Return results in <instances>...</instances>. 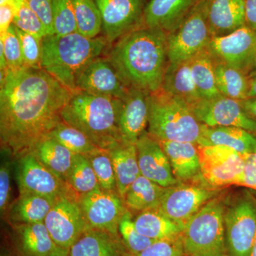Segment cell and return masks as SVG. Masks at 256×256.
Here are the masks:
<instances>
[{
  "label": "cell",
  "instance_id": "49",
  "mask_svg": "<svg viewBox=\"0 0 256 256\" xmlns=\"http://www.w3.org/2000/svg\"><path fill=\"white\" fill-rule=\"evenodd\" d=\"M240 101L242 109L246 112L248 116L256 121V98L249 97Z\"/></svg>",
  "mask_w": 256,
  "mask_h": 256
},
{
  "label": "cell",
  "instance_id": "10",
  "mask_svg": "<svg viewBox=\"0 0 256 256\" xmlns=\"http://www.w3.org/2000/svg\"><path fill=\"white\" fill-rule=\"evenodd\" d=\"M224 223L228 255L250 256L256 235L255 200L242 197L226 208Z\"/></svg>",
  "mask_w": 256,
  "mask_h": 256
},
{
  "label": "cell",
  "instance_id": "35",
  "mask_svg": "<svg viewBox=\"0 0 256 256\" xmlns=\"http://www.w3.org/2000/svg\"><path fill=\"white\" fill-rule=\"evenodd\" d=\"M78 32L96 38L102 32V18L95 0H72Z\"/></svg>",
  "mask_w": 256,
  "mask_h": 256
},
{
  "label": "cell",
  "instance_id": "21",
  "mask_svg": "<svg viewBox=\"0 0 256 256\" xmlns=\"http://www.w3.org/2000/svg\"><path fill=\"white\" fill-rule=\"evenodd\" d=\"M70 256H133L119 233L89 228L69 249Z\"/></svg>",
  "mask_w": 256,
  "mask_h": 256
},
{
  "label": "cell",
  "instance_id": "34",
  "mask_svg": "<svg viewBox=\"0 0 256 256\" xmlns=\"http://www.w3.org/2000/svg\"><path fill=\"white\" fill-rule=\"evenodd\" d=\"M66 182L78 200L80 196L100 188L90 162L82 154H75Z\"/></svg>",
  "mask_w": 256,
  "mask_h": 256
},
{
  "label": "cell",
  "instance_id": "7",
  "mask_svg": "<svg viewBox=\"0 0 256 256\" xmlns=\"http://www.w3.org/2000/svg\"><path fill=\"white\" fill-rule=\"evenodd\" d=\"M222 190L210 186L201 175L168 188L158 208L183 230L188 220L208 202L220 194Z\"/></svg>",
  "mask_w": 256,
  "mask_h": 256
},
{
  "label": "cell",
  "instance_id": "57",
  "mask_svg": "<svg viewBox=\"0 0 256 256\" xmlns=\"http://www.w3.org/2000/svg\"></svg>",
  "mask_w": 256,
  "mask_h": 256
},
{
  "label": "cell",
  "instance_id": "42",
  "mask_svg": "<svg viewBox=\"0 0 256 256\" xmlns=\"http://www.w3.org/2000/svg\"><path fill=\"white\" fill-rule=\"evenodd\" d=\"M14 28L21 44L25 67L42 68V38L24 32L15 26Z\"/></svg>",
  "mask_w": 256,
  "mask_h": 256
},
{
  "label": "cell",
  "instance_id": "13",
  "mask_svg": "<svg viewBox=\"0 0 256 256\" xmlns=\"http://www.w3.org/2000/svg\"><path fill=\"white\" fill-rule=\"evenodd\" d=\"M102 18V36L110 45L142 25L148 0H95Z\"/></svg>",
  "mask_w": 256,
  "mask_h": 256
},
{
  "label": "cell",
  "instance_id": "15",
  "mask_svg": "<svg viewBox=\"0 0 256 256\" xmlns=\"http://www.w3.org/2000/svg\"><path fill=\"white\" fill-rule=\"evenodd\" d=\"M89 228L119 233L120 222L128 208L118 193L99 188L78 198Z\"/></svg>",
  "mask_w": 256,
  "mask_h": 256
},
{
  "label": "cell",
  "instance_id": "46",
  "mask_svg": "<svg viewBox=\"0 0 256 256\" xmlns=\"http://www.w3.org/2000/svg\"><path fill=\"white\" fill-rule=\"evenodd\" d=\"M237 185L256 191V153L245 154V165Z\"/></svg>",
  "mask_w": 256,
  "mask_h": 256
},
{
  "label": "cell",
  "instance_id": "39",
  "mask_svg": "<svg viewBox=\"0 0 256 256\" xmlns=\"http://www.w3.org/2000/svg\"><path fill=\"white\" fill-rule=\"evenodd\" d=\"M52 16L54 34L78 32L72 0H52Z\"/></svg>",
  "mask_w": 256,
  "mask_h": 256
},
{
  "label": "cell",
  "instance_id": "5",
  "mask_svg": "<svg viewBox=\"0 0 256 256\" xmlns=\"http://www.w3.org/2000/svg\"><path fill=\"white\" fill-rule=\"evenodd\" d=\"M148 132L156 140L198 144L202 124L183 99L160 88L148 96Z\"/></svg>",
  "mask_w": 256,
  "mask_h": 256
},
{
  "label": "cell",
  "instance_id": "17",
  "mask_svg": "<svg viewBox=\"0 0 256 256\" xmlns=\"http://www.w3.org/2000/svg\"><path fill=\"white\" fill-rule=\"evenodd\" d=\"M129 90L110 60L102 56L88 66L77 82V92L119 99H124Z\"/></svg>",
  "mask_w": 256,
  "mask_h": 256
},
{
  "label": "cell",
  "instance_id": "44",
  "mask_svg": "<svg viewBox=\"0 0 256 256\" xmlns=\"http://www.w3.org/2000/svg\"><path fill=\"white\" fill-rule=\"evenodd\" d=\"M11 162L4 160L0 166V210L1 214L8 213L11 198Z\"/></svg>",
  "mask_w": 256,
  "mask_h": 256
},
{
  "label": "cell",
  "instance_id": "30",
  "mask_svg": "<svg viewBox=\"0 0 256 256\" xmlns=\"http://www.w3.org/2000/svg\"><path fill=\"white\" fill-rule=\"evenodd\" d=\"M32 153L54 174L64 182H66L67 176L73 165L75 153L50 137L43 140Z\"/></svg>",
  "mask_w": 256,
  "mask_h": 256
},
{
  "label": "cell",
  "instance_id": "31",
  "mask_svg": "<svg viewBox=\"0 0 256 256\" xmlns=\"http://www.w3.org/2000/svg\"><path fill=\"white\" fill-rule=\"evenodd\" d=\"M134 222L140 233L154 242L176 238L181 236L183 232L178 224L158 208L138 214Z\"/></svg>",
  "mask_w": 256,
  "mask_h": 256
},
{
  "label": "cell",
  "instance_id": "54",
  "mask_svg": "<svg viewBox=\"0 0 256 256\" xmlns=\"http://www.w3.org/2000/svg\"><path fill=\"white\" fill-rule=\"evenodd\" d=\"M12 0H0V5L11 3Z\"/></svg>",
  "mask_w": 256,
  "mask_h": 256
},
{
  "label": "cell",
  "instance_id": "18",
  "mask_svg": "<svg viewBox=\"0 0 256 256\" xmlns=\"http://www.w3.org/2000/svg\"><path fill=\"white\" fill-rule=\"evenodd\" d=\"M136 148L141 175L164 188L178 183L173 174L168 156L159 142L148 131L139 138Z\"/></svg>",
  "mask_w": 256,
  "mask_h": 256
},
{
  "label": "cell",
  "instance_id": "50",
  "mask_svg": "<svg viewBox=\"0 0 256 256\" xmlns=\"http://www.w3.org/2000/svg\"><path fill=\"white\" fill-rule=\"evenodd\" d=\"M249 97L256 98V75L250 76L249 80Z\"/></svg>",
  "mask_w": 256,
  "mask_h": 256
},
{
  "label": "cell",
  "instance_id": "3",
  "mask_svg": "<svg viewBox=\"0 0 256 256\" xmlns=\"http://www.w3.org/2000/svg\"><path fill=\"white\" fill-rule=\"evenodd\" d=\"M122 99L84 92H72L62 112L65 124L85 134L100 149L124 144L119 128Z\"/></svg>",
  "mask_w": 256,
  "mask_h": 256
},
{
  "label": "cell",
  "instance_id": "51",
  "mask_svg": "<svg viewBox=\"0 0 256 256\" xmlns=\"http://www.w3.org/2000/svg\"><path fill=\"white\" fill-rule=\"evenodd\" d=\"M50 256H70V254H69L68 250H66V249L60 248L58 247L56 248V250H55L53 254H52Z\"/></svg>",
  "mask_w": 256,
  "mask_h": 256
},
{
  "label": "cell",
  "instance_id": "41",
  "mask_svg": "<svg viewBox=\"0 0 256 256\" xmlns=\"http://www.w3.org/2000/svg\"><path fill=\"white\" fill-rule=\"evenodd\" d=\"M0 41L2 42L4 46L8 69L18 70L24 68L21 44L13 24L5 33L0 34Z\"/></svg>",
  "mask_w": 256,
  "mask_h": 256
},
{
  "label": "cell",
  "instance_id": "48",
  "mask_svg": "<svg viewBox=\"0 0 256 256\" xmlns=\"http://www.w3.org/2000/svg\"><path fill=\"white\" fill-rule=\"evenodd\" d=\"M246 25L256 31V0H245Z\"/></svg>",
  "mask_w": 256,
  "mask_h": 256
},
{
  "label": "cell",
  "instance_id": "6",
  "mask_svg": "<svg viewBox=\"0 0 256 256\" xmlns=\"http://www.w3.org/2000/svg\"><path fill=\"white\" fill-rule=\"evenodd\" d=\"M225 210L223 197L220 194L188 220L182 234L186 256H220L228 254Z\"/></svg>",
  "mask_w": 256,
  "mask_h": 256
},
{
  "label": "cell",
  "instance_id": "55",
  "mask_svg": "<svg viewBox=\"0 0 256 256\" xmlns=\"http://www.w3.org/2000/svg\"><path fill=\"white\" fill-rule=\"evenodd\" d=\"M220 256H229L228 254H223V255Z\"/></svg>",
  "mask_w": 256,
  "mask_h": 256
},
{
  "label": "cell",
  "instance_id": "26",
  "mask_svg": "<svg viewBox=\"0 0 256 256\" xmlns=\"http://www.w3.org/2000/svg\"><path fill=\"white\" fill-rule=\"evenodd\" d=\"M161 88L183 99L190 106L202 99L192 77L190 60L169 62Z\"/></svg>",
  "mask_w": 256,
  "mask_h": 256
},
{
  "label": "cell",
  "instance_id": "14",
  "mask_svg": "<svg viewBox=\"0 0 256 256\" xmlns=\"http://www.w3.org/2000/svg\"><path fill=\"white\" fill-rule=\"evenodd\" d=\"M16 160L20 194H32L56 201L64 195L72 193L67 184L42 164L33 153H28Z\"/></svg>",
  "mask_w": 256,
  "mask_h": 256
},
{
  "label": "cell",
  "instance_id": "33",
  "mask_svg": "<svg viewBox=\"0 0 256 256\" xmlns=\"http://www.w3.org/2000/svg\"><path fill=\"white\" fill-rule=\"evenodd\" d=\"M194 82L202 99H212L222 96L216 84L214 64L208 50H204L190 60Z\"/></svg>",
  "mask_w": 256,
  "mask_h": 256
},
{
  "label": "cell",
  "instance_id": "36",
  "mask_svg": "<svg viewBox=\"0 0 256 256\" xmlns=\"http://www.w3.org/2000/svg\"><path fill=\"white\" fill-rule=\"evenodd\" d=\"M48 137L58 141L75 154L87 156L99 149L85 134L63 120L57 124Z\"/></svg>",
  "mask_w": 256,
  "mask_h": 256
},
{
  "label": "cell",
  "instance_id": "47",
  "mask_svg": "<svg viewBox=\"0 0 256 256\" xmlns=\"http://www.w3.org/2000/svg\"><path fill=\"white\" fill-rule=\"evenodd\" d=\"M14 8L12 3L0 5V34L8 31L14 21Z\"/></svg>",
  "mask_w": 256,
  "mask_h": 256
},
{
  "label": "cell",
  "instance_id": "37",
  "mask_svg": "<svg viewBox=\"0 0 256 256\" xmlns=\"http://www.w3.org/2000/svg\"><path fill=\"white\" fill-rule=\"evenodd\" d=\"M84 156L90 162L100 188L105 191L118 193L114 164L109 152L99 148Z\"/></svg>",
  "mask_w": 256,
  "mask_h": 256
},
{
  "label": "cell",
  "instance_id": "52",
  "mask_svg": "<svg viewBox=\"0 0 256 256\" xmlns=\"http://www.w3.org/2000/svg\"><path fill=\"white\" fill-rule=\"evenodd\" d=\"M250 256H256V235L254 245H252V252H250Z\"/></svg>",
  "mask_w": 256,
  "mask_h": 256
},
{
  "label": "cell",
  "instance_id": "16",
  "mask_svg": "<svg viewBox=\"0 0 256 256\" xmlns=\"http://www.w3.org/2000/svg\"><path fill=\"white\" fill-rule=\"evenodd\" d=\"M190 108L202 124L240 128L256 134V121L248 116L239 100L220 96L212 99H201Z\"/></svg>",
  "mask_w": 256,
  "mask_h": 256
},
{
  "label": "cell",
  "instance_id": "12",
  "mask_svg": "<svg viewBox=\"0 0 256 256\" xmlns=\"http://www.w3.org/2000/svg\"><path fill=\"white\" fill-rule=\"evenodd\" d=\"M206 50L215 60L250 76L256 54V31L246 25L230 34L212 36Z\"/></svg>",
  "mask_w": 256,
  "mask_h": 256
},
{
  "label": "cell",
  "instance_id": "1",
  "mask_svg": "<svg viewBox=\"0 0 256 256\" xmlns=\"http://www.w3.org/2000/svg\"><path fill=\"white\" fill-rule=\"evenodd\" d=\"M0 76L1 150L18 160L62 122L72 92L43 68L6 69Z\"/></svg>",
  "mask_w": 256,
  "mask_h": 256
},
{
  "label": "cell",
  "instance_id": "45",
  "mask_svg": "<svg viewBox=\"0 0 256 256\" xmlns=\"http://www.w3.org/2000/svg\"><path fill=\"white\" fill-rule=\"evenodd\" d=\"M32 10L44 25L48 35L54 34L52 16V0H28Z\"/></svg>",
  "mask_w": 256,
  "mask_h": 256
},
{
  "label": "cell",
  "instance_id": "27",
  "mask_svg": "<svg viewBox=\"0 0 256 256\" xmlns=\"http://www.w3.org/2000/svg\"><path fill=\"white\" fill-rule=\"evenodd\" d=\"M54 202V200L38 195L20 194L8 210V220L12 225L42 223Z\"/></svg>",
  "mask_w": 256,
  "mask_h": 256
},
{
  "label": "cell",
  "instance_id": "43",
  "mask_svg": "<svg viewBox=\"0 0 256 256\" xmlns=\"http://www.w3.org/2000/svg\"><path fill=\"white\" fill-rule=\"evenodd\" d=\"M133 256H186V252L181 235L174 238L156 240Z\"/></svg>",
  "mask_w": 256,
  "mask_h": 256
},
{
  "label": "cell",
  "instance_id": "38",
  "mask_svg": "<svg viewBox=\"0 0 256 256\" xmlns=\"http://www.w3.org/2000/svg\"><path fill=\"white\" fill-rule=\"evenodd\" d=\"M11 3L14 8L13 24L16 28L40 38L48 35L44 25L30 8L28 0H12Z\"/></svg>",
  "mask_w": 256,
  "mask_h": 256
},
{
  "label": "cell",
  "instance_id": "29",
  "mask_svg": "<svg viewBox=\"0 0 256 256\" xmlns=\"http://www.w3.org/2000/svg\"><path fill=\"white\" fill-rule=\"evenodd\" d=\"M114 164L118 191L122 198L131 184L141 175L136 144H121L108 150Z\"/></svg>",
  "mask_w": 256,
  "mask_h": 256
},
{
  "label": "cell",
  "instance_id": "56",
  "mask_svg": "<svg viewBox=\"0 0 256 256\" xmlns=\"http://www.w3.org/2000/svg\"><path fill=\"white\" fill-rule=\"evenodd\" d=\"M1 256H6V255H2Z\"/></svg>",
  "mask_w": 256,
  "mask_h": 256
},
{
  "label": "cell",
  "instance_id": "40",
  "mask_svg": "<svg viewBox=\"0 0 256 256\" xmlns=\"http://www.w3.org/2000/svg\"><path fill=\"white\" fill-rule=\"evenodd\" d=\"M118 232L132 256L142 252L154 242L138 232L134 225L133 214L129 210H126L120 222Z\"/></svg>",
  "mask_w": 256,
  "mask_h": 256
},
{
  "label": "cell",
  "instance_id": "19",
  "mask_svg": "<svg viewBox=\"0 0 256 256\" xmlns=\"http://www.w3.org/2000/svg\"><path fill=\"white\" fill-rule=\"evenodd\" d=\"M148 92L130 88L127 95L122 99L119 128L121 138L126 144H136L148 130Z\"/></svg>",
  "mask_w": 256,
  "mask_h": 256
},
{
  "label": "cell",
  "instance_id": "22",
  "mask_svg": "<svg viewBox=\"0 0 256 256\" xmlns=\"http://www.w3.org/2000/svg\"><path fill=\"white\" fill-rule=\"evenodd\" d=\"M210 35L223 36L246 26L245 0H208Z\"/></svg>",
  "mask_w": 256,
  "mask_h": 256
},
{
  "label": "cell",
  "instance_id": "11",
  "mask_svg": "<svg viewBox=\"0 0 256 256\" xmlns=\"http://www.w3.org/2000/svg\"><path fill=\"white\" fill-rule=\"evenodd\" d=\"M202 175L218 188L237 185L245 165V154L223 146H198Z\"/></svg>",
  "mask_w": 256,
  "mask_h": 256
},
{
  "label": "cell",
  "instance_id": "23",
  "mask_svg": "<svg viewBox=\"0 0 256 256\" xmlns=\"http://www.w3.org/2000/svg\"><path fill=\"white\" fill-rule=\"evenodd\" d=\"M169 159L174 178L178 182L201 176L198 144L190 142L158 140Z\"/></svg>",
  "mask_w": 256,
  "mask_h": 256
},
{
  "label": "cell",
  "instance_id": "53",
  "mask_svg": "<svg viewBox=\"0 0 256 256\" xmlns=\"http://www.w3.org/2000/svg\"><path fill=\"white\" fill-rule=\"evenodd\" d=\"M256 75V57H255V60H254V66H252V73L250 74V76H252Z\"/></svg>",
  "mask_w": 256,
  "mask_h": 256
},
{
  "label": "cell",
  "instance_id": "25",
  "mask_svg": "<svg viewBox=\"0 0 256 256\" xmlns=\"http://www.w3.org/2000/svg\"><path fill=\"white\" fill-rule=\"evenodd\" d=\"M198 146H228L242 154L256 153V134L237 127H210L202 124Z\"/></svg>",
  "mask_w": 256,
  "mask_h": 256
},
{
  "label": "cell",
  "instance_id": "4",
  "mask_svg": "<svg viewBox=\"0 0 256 256\" xmlns=\"http://www.w3.org/2000/svg\"><path fill=\"white\" fill-rule=\"evenodd\" d=\"M110 46L102 36L88 38L79 32L47 35L42 38V67L66 88L75 92L82 72Z\"/></svg>",
  "mask_w": 256,
  "mask_h": 256
},
{
  "label": "cell",
  "instance_id": "32",
  "mask_svg": "<svg viewBox=\"0 0 256 256\" xmlns=\"http://www.w3.org/2000/svg\"><path fill=\"white\" fill-rule=\"evenodd\" d=\"M214 64L216 84L220 94L234 100L248 98L250 77L242 70L222 62L214 60Z\"/></svg>",
  "mask_w": 256,
  "mask_h": 256
},
{
  "label": "cell",
  "instance_id": "20",
  "mask_svg": "<svg viewBox=\"0 0 256 256\" xmlns=\"http://www.w3.org/2000/svg\"><path fill=\"white\" fill-rule=\"evenodd\" d=\"M200 0H149L142 25L169 34L178 28Z\"/></svg>",
  "mask_w": 256,
  "mask_h": 256
},
{
  "label": "cell",
  "instance_id": "28",
  "mask_svg": "<svg viewBox=\"0 0 256 256\" xmlns=\"http://www.w3.org/2000/svg\"><path fill=\"white\" fill-rule=\"evenodd\" d=\"M166 188L140 175L124 194L126 208L132 214L158 208Z\"/></svg>",
  "mask_w": 256,
  "mask_h": 256
},
{
  "label": "cell",
  "instance_id": "24",
  "mask_svg": "<svg viewBox=\"0 0 256 256\" xmlns=\"http://www.w3.org/2000/svg\"><path fill=\"white\" fill-rule=\"evenodd\" d=\"M12 240L20 256H50L56 250L44 223L14 224Z\"/></svg>",
  "mask_w": 256,
  "mask_h": 256
},
{
  "label": "cell",
  "instance_id": "9",
  "mask_svg": "<svg viewBox=\"0 0 256 256\" xmlns=\"http://www.w3.org/2000/svg\"><path fill=\"white\" fill-rule=\"evenodd\" d=\"M44 223L57 246L68 250L89 228L78 198L72 193L56 200Z\"/></svg>",
  "mask_w": 256,
  "mask_h": 256
},
{
  "label": "cell",
  "instance_id": "2",
  "mask_svg": "<svg viewBox=\"0 0 256 256\" xmlns=\"http://www.w3.org/2000/svg\"><path fill=\"white\" fill-rule=\"evenodd\" d=\"M106 56L128 88L152 94L161 88L169 64L168 33L140 26L112 44Z\"/></svg>",
  "mask_w": 256,
  "mask_h": 256
},
{
  "label": "cell",
  "instance_id": "8",
  "mask_svg": "<svg viewBox=\"0 0 256 256\" xmlns=\"http://www.w3.org/2000/svg\"><path fill=\"white\" fill-rule=\"evenodd\" d=\"M208 0H200L182 23L168 34L169 62L191 60L206 50L210 35L208 20Z\"/></svg>",
  "mask_w": 256,
  "mask_h": 256
}]
</instances>
